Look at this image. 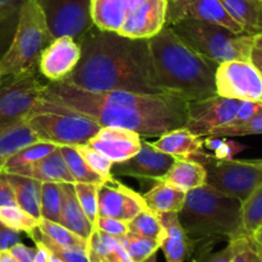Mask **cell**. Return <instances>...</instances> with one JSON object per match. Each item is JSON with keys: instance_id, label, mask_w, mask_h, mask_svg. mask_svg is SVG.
<instances>
[{"instance_id": "obj_37", "label": "cell", "mask_w": 262, "mask_h": 262, "mask_svg": "<svg viewBox=\"0 0 262 262\" xmlns=\"http://www.w3.org/2000/svg\"><path fill=\"white\" fill-rule=\"evenodd\" d=\"M56 147H58V146L49 142L32 143V145L27 146V147H25L23 150H20L19 152H17L15 155H13L12 158L7 161V164H5L2 171H7L10 170V169L18 168V166L27 165V164L41 160V159H43L45 156H48L49 154L53 152Z\"/></svg>"}, {"instance_id": "obj_20", "label": "cell", "mask_w": 262, "mask_h": 262, "mask_svg": "<svg viewBox=\"0 0 262 262\" xmlns=\"http://www.w3.org/2000/svg\"><path fill=\"white\" fill-rule=\"evenodd\" d=\"M2 173L18 174V176L30 177V178L37 179L41 182H56V183H76L73 177L69 173L67 164L61 155L60 147L55 150L48 156L35 163L27 164V165L18 166V168L10 169V170L2 171Z\"/></svg>"}, {"instance_id": "obj_24", "label": "cell", "mask_w": 262, "mask_h": 262, "mask_svg": "<svg viewBox=\"0 0 262 262\" xmlns=\"http://www.w3.org/2000/svg\"><path fill=\"white\" fill-rule=\"evenodd\" d=\"M161 181L187 193L192 189L205 186L207 183V173L204 164L199 161L176 159L171 168Z\"/></svg>"}, {"instance_id": "obj_16", "label": "cell", "mask_w": 262, "mask_h": 262, "mask_svg": "<svg viewBox=\"0 0 262 262\" xmlns=\"http://www.w3.org/2000/svg\"><path fill=\"white\" fill-rule=\"evenodd\" d=\"M168 0H145L128 10L118 33L129 38H151L166 25Z\"/></svg>"}, {"instance_id": "obj_21", "label": "cell", "mask_w": 262, "mask_h": 262, "mask_svg": "<svg viewBox=\"0 0 262 262\" xmlns=\"http://www.w3.org/2000/svg\"><path fill=\"white\" fill-rule=\"evenodd\" d=\"M166 230V235L161 242V250L166 262H184L189 251V238L182 227L177 212L159 214Z\"/></svg>"}, {"instance_id": "obj_51", "label": "cell", "mask_w": 262, "mask_h": 262, "mask_svg": "<svg viewBox=\"0 0 262 262\" xmlns=\"http://www.w3.org/2000/svg\"><path fill=\"white\" fill-rule=\"evenodd\" d=\"M36 247H37V253H36L35 262H63L59 260L58 257L51 255V253L41 245H36Z\"/></svg>"}, {"instance_id": "obj_8", "label": "cell", "mask_w": 262, "mask_h": 262, "mask_svg": "<svg viewBox=\"0 0 262 262\" xmlns=\"http://www.w3.org/2000/svg\"><path fill=\"white\" fill-rule=\"evenodd\" d=\"M204 166L207 184L241 202H245L262 184V169L255 160H217L211 155Z\"/></svg>"}, {"instance_id": "obj_5", "label": "cell", "mask_w": 262, "mask_h": 262, "mask_svg": "<svg viewBox=\"0 0 262 262\" xmlns=\"http://www.w3.org/2000/svg\"><path fill=\"white\" fill-rule=\"evenodd\" d=\"M53 40L37 0H26L18 12L12 42L0 58V81L26 72L37 71L41 54Z\"/></svg>"}, {"instance_id": "obj_49", "label": "cell", "mask_w": 262, "mask_h": 262, "mask_svg": "<svg viewBox=\"0 0 262 262\" xmlns=\"http://www.w3.org/2000/svg\"><path fill=\"white\" fill-rule=\"evenodd\" d=\"M9 253L17 260V262H35L37 247L32 248L25 246L23 243H18L10 248Z\"/></svg>"}, {"instance_id": "obj_22", "label": "cell", "mask_w": 262, "mask_h": 262, "mask_svg": "<svg viewBox=\"0 0 262 262\" xmlns=\"http://www.w3.org/2000/svg\"><path fill=\"white\" fill-rule=\"evenodd\" d=\"M73 184L61 183V187H63V206H61L59 224H61L67 229L76 233L77 235L87 241L91 233L94 232V227L87 219L86 214L79 205Z\"/></svg>"}, {"instance_id": "obj_26", "label": "cell", "mask_w": 262, "mask_h": 262, "mask_svg": "<svg viewBox=\"0 0 262 262\" xmlns=\"http://www.w3.org/2000/svg\"><path fill=\"white\" fill-rule=\"evenodd\" d=\"M14 189L17 205L36 219H41V183L37 179L18 174L4 173Z\"/></svg>"}, {"instance_id": "obj_23", "label": "cell", "mask_w": 262, "mask_h": 262, "mask_svg": "<svg viewBox=\"0 0 262 262\" xmlns=\"http://www.w3.org/2000/svg\"><path fill=\"white\" fill-rule=\"evenodd\" d=\"M36 142L40 141L25 119L0 127V173L13 155Z\"/></svg>"}, {"instance_id": "obj_44", "label": "cell", "mask_w": 262, "mask_h": 262, "mask_svg": "<svg viewBox=\"0 0 262 262\" xmlns=\"http://www.w3.org/2000/svg\"><path fill=\"white\" fill-rule=\"evenodd\" d=\"M95 229L120 239V238L124 237V235L128 233V223L114 219V217L99 216L96 220Z\"/></svg>"}, {"instance_id": "obj_45", "label": "cell", "mask_w": 262, "mask_h": 262, "mask_svg": "<svg viewBox=\"0 0 262 262\" xmlns=\"http://www.w3.org/2000/svg\"><path fill=\"white\" fill-rule=\"evenodd\" d=\"M18 243H20V232H17L0 222V252L9 251Z\"/></svg>"}, {"instance_id": "obj_29", "label": "cell", "mask_w": 262, "mask_h": 262, "mask_svg": "<svg viewBox=\"0 0 262 262\" xmlns=\"http://www.w3.org/2000/svg\"><path fill=\"white\" fill-rule=\"evenodd\" d=\"M63 155L64 161L67 164L69 173L73 177L76 183H91V184H102L107 179L97 176L95 171L87 166L83 158L79 155L78 151L73 146H59ZM110 179V178H109Z\"/></svg>"}, {"instance_id": "obj_39", "label": "cell", "mask_w": 262, "mask_h": 262, "mask_svg": "<svg viewBox=\"0 0 262 262\" xmlns=\"http://www.w3.org/2000/svg\"><path fill=\"white\" fill-rule=\"evenodd\" d=\"M33 242L36 245H41L45 247L49 252L53 256L58 257L59 260L63 262H90L87 257L86 250H78V248H66L61 246L56 245L51 239H49L46 235L40 233V230H36L33 235H31Z\"/></svg>"}, {"instance_id": "obj_15", "label": "cell", "mask_w": 262, "mask_h": 262, "mask_svg": "<svg viewBox=\"0 0 262 262\" xmlns=\"http://www.w3.org/2000/svg\"><path fill=\"white\" fill-rule=\"evenodd\" d=\"M81 59V48L74 38L56 37L42 51L38 60V71L50 82H59L76 69Z\"/></svg>"}, {"instance_id": "obj_30", "label": "cell", "mask_w": 262, "mask_h": 262, "mask_svg": "<svg viewBox=\"0 0 262 262\" xmlns=\"http://www.w3.org/2000/svg\"><path fill=\"white\" fill-rule=\"evenodd\" d=\"M128 232L141 237L156 239L159 242H163L166 235V230L159 214L150 209L141 211L135 219L128 223Z\"/></svg>"}, {"instance_id": "obj_27", "label": "cell", "mask_w": 262, "mask_h": 262, "mask_svg": "<svg viewBox=\"0 0 262 262\" xmlns=\"http://www.w3.org/2000/svg\"><path fill=\"white\" fill-rule=\"evenodd\" d=\"M127 7L124 0H91L92 25L102 31L118 32L124 22Z\"/></svg>"}, {"instance_id": "obj_41", "label": "cell", "mask_w": 262, "mask_h": 262, "mask_svg": "<svg viewBox=\"0 0 262 262\" xmlns=\"http://www.w3.org/2000/svg\"><path fill=\"white\" fill-rule=\"evenodd\" d=\"M73 147L78 151L79 155L83 158L84 163L87 164V166H89L92 171H95L97 176L102 177V178L105 179L112 178V171L114 164H113L109 159L105 158L102 154H100L99 151H96L95 148L90 147L87 143H84V145L73 146Z\"/></svg>"}, {"instance_id": "obj_9", "label": "cell", "mask_w": 262, "mask_h": 262, "mask_svg": "<svg viewBox=\"0 0 262 262\" xmlns=\"http://www.w3.org/2000/svg\"><path fill=\"white\" fill-rule=\"evenodd\" d=\"M45 86L37 78V71L0 81V127L25 119L41 100Z\"/></svg>"}, {"instance_id": "obj_2", "label": "cell", "mask_w": 262, "mask_h": 262, "mask_svg": "<svg viewBox=\"0 0 262 262\" xmlns=\"http://www.w3.org/2000/svg\"><path fill=\"white\" fill-rule=\"evenodd\" d=\"M81 59L64 82L91 92L161 94L148 38H129L92 25L78 38Z\"/></svg>"}, {"instance_id": "obj_18", "label": "cell", "mask_w": 262, "mask_h": 262, "mask_svg": "<svg viewBox=\"0 0 262 262\" xmlns=\"http://www.w3.org/2000/svg\"><path fill=\"white\" fill-rule=\"evenodd\" d=\"M87 145L109 159L113 164H119L133 158L142 146L141 135L127 128L101 127Z\"/></svg>"}, {"instance_id": "obj_42", "label": "cell", "mask_w": 262, "mask_h": 262, "mask_svg": "<svg viewBox=\"0 0 262 262\" xmlns=\"http://www.w3.org/2000/svg\"><path fill=\"white\" fill-rule=\"evenodd\" d=\"M205 148L211 151L212 156L217 160H230L235 154L241 152L245 146L228 140V137H212L206 136L204 137Z\"/></svg>"}, {"instance_id": "obj_56", "label": "cell", "mask_w": 262, "mask_h": 262, "mask_svg": "<svg viewBox=\"0 0 262 262\" xmlns=\"http://www.w3.org/2000/svg\"><path fill=\"white\" fill-rule=\"evenodd\" d=\"M145 0H124L125 3V7H127V12L128 10L133 9V8H136L137 5H140L141 3H143Z\"/></svg>"}, {"instance_id": "obj_25", "label": "cell", "mask_w": 262, "mask_h": 262, "mask_svg": "<svg viewBox=\"0 0 262 262\" xmlns=\"http://www.w3.org/2000/svg\"><path fill=\"white\" fill-rule=\"evenodd\" d=\"M90 262H133L118 238L95 229L87 239Z\"/></svg>"}, {"instance_id": "obj_52", "label": "cell", "mask_w": 262, "mask_h": 262, "mask_svg": "<svg viewBox=\"0 0 262 262\" xmlns=\"http://www.w3.org/2000/svg\"><path fill=\"white\" fill-rule=\"evenodd\" d=\"M248 237H250L251 245H252L253 250L257 252V255L260 256L262 260V225L260 228H257L255 232L251 233Z\"/></svg>"}, {"instance_id": "obj_28", "label": "cell", "mask_w": 262, "mask_h": 262, "mask_svg": "<svg viewBox=\"0 0 262 262\" xmlns=\"http://www.w3.org/2000/svg\"><path fill=\"white\" fill-rule=\"evenodd\" d=\"M186 192L160 181L143 196L148 209L155 211L156 214H165V212H177L183 207L186 201Z\"/></svg>"}, {"instance_id": "obj_10", "label": "cell", "mask_w": 262, "mask_h": 262, "mask_svg": "<svg viewBox=\"0 0 262 262\" xmlns=\"http://www.w3.org/2000/svg\"><path fill=\"white\" fill-rule=\"evenodd\" d=\"M219 96L262 102V73L251 60L220 63L215 73Z\"/></svg>"}, {"instance_id": "obj_35", "label": "cell", "mask_w": 262, "mask_h": 262, "mask_svg": "<svg viewBox=\"0 0 262 262\" xmlns=\"http://www.w3.org/2000/svg\"><path fill=\"white\" fill-rule=\"evenodd\" d=\"M120 242L124 246L125 251L133 262H143L156 253L161 247V242L151 238L141 237L128 232L124 237L120 238Z\"/></svg>"}, {"instance_id": "obj_50", "label": "cell", "mask_w": 262, "mask_h": 262, "mask_svg": "<svg viewBox=\"0 0 262 262\" xmlns=\"http://www.w3.org/2000/svg\"><path fill=\"white\" fill-rule=\"evenodd\" d=\"M232 262H262V260L260 256L257 255V252L253 250L250 241V245H248L247 247L243 248L242 251H239V252L234 256Z\"/></svg>"}, {"instance_id": "obj_53", "label": "cell", "mask_w": 262, "mask_h": 262, "mask_svg": "<svg viewBox=\"0 0 262 262\" xmlns=\"http://www.w3.org/2000/svg\"><path fill=\"white\" fill-rule=\"evenodd\" d=\"M253 35H262V0H257V13H256V25Z\"/></svg>"}, {"instance_id": "obj_11", "label": "cell", "mask_w": 262, "mask_h": 262, "mask_svg": "<svg viewBox=\"0 0 262 262\" xmlns=\"http://www.w3.org/2000/svg\"><path fill=\"white\" fill-rule=\"evenodd\" d=\"M54 38L78 40L92 26L91 0H37Z\"/></svg>"}, {"instance_id": "obj_34", "label": "cell", "mask_w": 262, "mask_h": 262, "mask_svg": "<svg viewBox=\"0 0 262 262\" xmlns=\"http://www.w3.org/2000/svg\"><path fill=\"white\" fill-rule=\"evenodd\" d=\"M0 222L17 232L27 233L31 237L38 229L40 219L33 217L19 206H7L0 207Z\"/></svg>"}, {"instance_id": "obj_43", "label": "cell", "mask_w": 262, "mask_h": 262, "mask_svg": "<svg viewBox=\"0 0 262 262\" xmlns=\"http://www.w3.org/2000/svg\"><path fill=\"white\" fill-rule=\"evenodd\" d=\"M248 245H250V237L248 235L233 238V239L229 241L227 247L220 250L219 252H215L212 255L207 256L201 262H232L234 256L239 251H242L243 248L247 247Z\"/></svg>"}, {"instance_id": "obj_59", "label": "cell", "mask_w": 262, "mask_h": 262, "mask_svg": "<svg viewBox=\"0 0 262 262\" xmlns=\"http://www.w3.org/2000/svg\"><path fill=\"white\" fill-rule=\"evenodd\" d=\"M255 163L257 164V165L260 166V168L262 169V159H261V160H255Z\"/></svg>"}, {"instance_id": "obj_4", "label": "cell", "mask_w": 262, "mask_h": 262, "mask_svg": "<svg viewBox=\"0 0 262 262\" xmlns=\"http://www.w3.org/2000/svg\"><path fill=\"white\" fill-rule=\"evenodd\" d=\"M178 217L189 241L209 238L230 241L247 235L242 225V202L207 183L187 192Z\"/></svg>"}, {"instance_id": "obj_19", "label": "cell", "mask_w": 262, "mask_h": 262, "mask_svg": "<svg viewBox=\"0 0 262 262\" xmlns=\"http://www.w3.org/2000/svg\"><path fill=\"white\" fill-rule=\"evenodd\" d=\"M151 146L164 154L181 160H193L204 164L211 154H207L204 145V137L196 136L186 127L176 128L161 135Z\"/></svg>"}, {"instance_id": "obj_6", "label": "cell", "mask_w": 262, "mask_h": 262, "mask_svg": "<svg viewBox=\"0 0 262 262\" xmlns=\"http://www.w3.org/2000/svg\"><path fill=\"white\" fill-rule=\"evenodd\" d=\"M169 27L189 48L217 64L251 60L255 46L251 33H237L215 23L194 19L178 20Z\"/></svg>"}, {"instance_id": "obj_55", "label": "cell", "mask_w": 262, "mask_h": 262, "mask_svg": "<svg viewBox=\"0 0 262 262\" xmlns=\"http://www.w3.org/2000/svg\"><path fill=\"white\" fill-rule=\"evenodd\" d=\"M0 262H17V260L10 255L9 251H2L0 252Z\"/></svg>"}, {"instance_id": "obj_13", "label": "cell", "mask_w": 262, "mask_h": 262, "mask_svg": "<svg viewBox=\"0 0 262 262\" xmlns=\"http://www.w3.org/2000/svg\"><path fill=\"white\" fill-rule=\"evenodd\" d=\"M143 196L112 177L100 184L97 191L99 216L114 217L129 223L141 211L147 210Z\"/></svg>"}, {"instance_id": "obj_3", "label": "cell", "mask_w": 262, "mask_h": 262, "mask_svg": "<svg viewBox=\"0 0 262 262\" xmlns=\"http://www.w3.org/2000/svg\"><path fill=\"white\" fill-rule=\"evenodd\" d=\"M156 79L163 92L193 102L216 94L215 73L219 64L184 43L169 26L148 38Z\"/></svg>"}, {"instance_id": "obj_47", "label": "cell", "mask_w": 262, "mask_h": 262, "mask_svg": "<svg viewBox=\"0 0 262 262\" xmlns=\"http://www.w3.org/2000/svg\"><path fill=\"white\" fill-rule=\"evenodd\" d=\"M26 0H0V25L18 15Z\"/></svg>"}, {"instance_id": "obj_40", "label": "cell", "mask_w": 262, "mask_h": 262, "mask_svg": "<svg viewBox=\"0 0 262 262\" xmlns=\"http://www.w3.org/2000/svg\"><path fill=\"white\" fill-rule=\"evenodd\" d=\"M73 187L79 205H81L82 210H83L87 219L90 220L95 230L96 220L99 217V212H97V191H99L100 184L74 183Z\"/></svg>"}, {"instance_id": "obj_14", "label": "cell", "mask_w": 262, "mask_h": 262, "mask_svg": "<svg viewBox=\"0 0 262 262\" xmlns=\"http://www.w3.org/2000/svg\"><path fill=\"white\" fill-rule=\"evenodd\" d=\"M182 19L204 20L223 26L233 32H246L245 28L230 17L219 0H171L168 3L166 26Z\"/></svg>"}, {"instance_id": "obj_38", "label": "cell", "mask_w": 262, "mask_h": 262, "mask_svg": "<svg viewBox=\"0 0 262 262\" xmlns=\"http://www.w3.org/2000/svg\"><path fill=\"white\" fill-rule=\"evenodd\" d=\"M251 135H262V105L251 119L242 123H230L209 133L212 137H241Z\"/></svg>"}, {"instance_id": "obj_46", "label": "cell", "mask_w": 262, "mask_h": 262, "mask_svg": "<svg viewBox=\"0 0 262 262\" xmlns=\"http://www.w3.org/2000/svg\"><path fill=\"white\" fill-rule=\"evenodd\" d=\"M18 206L14 189L4 173H0V207Z\"/></svg>"}, {"instance_id": "obj_1", "label": "cell", "mask_w": 262, "mask_h": 262, "mask_svg": "<svg viewBox=\"0 0 262 262\" xmlns=\"http://www.w3.org/2000/svg\"><path fill=\"white\" fill-rule=\"evenodd\" d=\"M41 100L90 118L101 127L127 128L146 137H160L184 127L189 110V101L169 92H91L64 81L46 84Z\"/></svg>"}, {"instance_id": "obj_48", "label": "cell", "mask_w": 262, "mask_h": 262, "mask_svg": "<svg viewBox=\"0 0 262 262\" xmlns=\"http://www.w3.org/2000/svg\"><path fill=\"white\" fill-rule=\"evenodd\" d=\"M261 105L262 102L258 101H245V100H241L237 117H235V120L233 123H242L251 119L260 110Z\"/></svg>"}, {"instance_id": "obj_33", "label": "cell", "mask_w": 262, "mask_h": 262, "mask_svg": "<svg viewBox=\"0 0 262 262\" xmlns=\"http://www.w3.org/2000/svg\"><path fill=\"white\" fill-rule=\"evenodd\" d=\"M233 19L237 20L246 32L253 35L257 13V0H219Z\"/></svg>"}, {"instance_id": "obj_32", "label": "cell", "mask_w": 262, "mask_h": 262, "mask_svg": "<svg viewBox=\"0 0 262 262\" xmlns=\"http://www.w3.org/2000/svg\"><path fill=\"white\" fill-rule=\"evenodd\" d=\"M63 206V187L56 182H42L41 183V217L59 223L60 211Z\"/></svg>"}, {"instance_id": "obj_58", "label": "cell", "mask_w": 262, "mask_h": 262, "mask_svg": "<svg viewBox=\"0 0 262 262\" xmlns=\"http://www.w3.org/2000/svg\"><path fill=\"white\" fill-rule=\"evenodd\" d=\"M143 262H156V260H155V255H154V256H151L150 258H147V260H146V261H143Z\"/></svg>"}, {"instance_id": "obj_57", "label": "cell", "mask_w": 262, "mask_h": 262, "mask_svg": "<svg viewBox=\"0 0 262 262\" xmlns=\"http://www.w3.org/2000/svg\"><path fill=\"white\" fill-rule=\"evenodd\" d=\"M253 43L255 48L262 49V35H253Z\"/></svg>"}, {"instance_id": "obj_60", "label": "cell", "mask_w": 262, "mask_h": 262, "mask_svg": "<svg viewBox=\"0 0 262 262\" xmlns=\"http://www.w3.org/2000/svg\"><path fill=\"white\" fill-rule=\"evenodd\" d=\"M171 2V0H168V3H170Z\"/></svg>"}, {"instance_id": "obj_54", "label": "cell", "mask_w": 262, "mask_h": 262, "mask_svg": "<svg viewBox=\"0 0 262 262\" xmlns=\"http://www.w3.org/2000/svg\"><path fill=\"white\" fill-rule=\"evenodd\" d=\"M251 61L256 66V68L262 73V49L253 46L252 53H251Z\"/></svg>"}, {"instance_id": "obj_12", "label": "cell", "mask_w": 262, "mask_h": 262, "mask_svg": "<svg viewBox=\"0 0 262 262\" xmlns=\"http://www.w3.org/2000/svg\"><path fill=\"white\" fill-rule=\"evenodd\" d=\"M241 100L215 96L189 102L188 119L184 127L193 135L206 137L211 130L235 120Z\"/></svg>"}, {"instance_id": "obj_31", "label": "cell", "mask_w": 262, "mask_h": 262, "mask_svg": "<svg viewBox=\"0 0 262 262\" xmlns=\"http://www.w3.org/2000/svg\"><path fill=\"white\" fill-rule=\"evenodd\" d=\"M38 230L43 235H46L49 239H51L56 245L61 246V247L78 248V250H86L87 248L86 239L77 235L76 233L71 232V230L67 229L66 227H63L59 223L41 217L40 223H38Z\"/></svg>"}, {"instance_id": "obj_17", "label": "cell", "mask_w": 262, "mask_h": 262, "mask_svg": "<svg viewBox=\"0 0 262 262\" xmlns=\"http://www.w3.org/2000/svg\"><path fill=\"white\" fill-rule=\"evenodd\" d=\"M176 159L164 154L151 146L150 142H143L141 150L133 158L114 164L115 174L123 177H132L145 181L159 182L166 176Z\"/></svg>"}, {"instance_id": "obj_7", "label": "cell", "mask_w": 262, "mask_h": 262, "mask_svg": "<svg viewBox=\"0 0 262 262\" xmlns=\"http://www.w3.org/2000/svg\"><path fill=\"white\" fill-rule=\"evenodd\" d=\"M25 120L40 142L56 146L84 145L101 129V125L90 118L43 100L36 104Z\"/></svg>"}, {"instance_id": "obj_36", "label": "cell", "mask_w": 262, "mask_h": 262, "mask_svg": "<svg viewBox=\"0 0 262 262\" xmlns=\"http://www.w3.org/2000/svg\"><path fill=\"white\" fill-rule=\"evenodd\" d=\"M242 225L247 235L262 225V184L242 202Z\"/></svg>"}]
</instances>
